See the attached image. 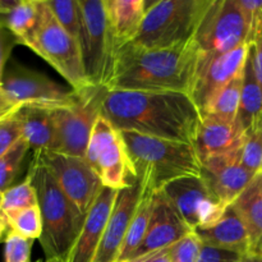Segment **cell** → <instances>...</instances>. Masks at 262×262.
I'll return each instance as SVG.
<instances>
[{
  "instance_id": "4dcf8cb0",
  "label": "cell",
  "mask_w": 262,
  "mask_h": 262,
  "mask_svg": "<svg viewBox=\"0 0 262 262\" xmlns=\"http://www.w3.org/2000/svg\"><path fill=\"white\" fill-rule=\"evenodd\" d=\"M30 150V146L22 137L8 152L0 156V193H4L13 187V182L17 178L23 160Z\"/></svg>"
},
{
  "instance_id": "484cf974",
  "label": "cell",
  "mask_w": 262,
  "mask_h": 262,
  "mask_svg": "<svg viewBox=\"0 0 262 262\" xmlns=\"http://www.w3.org/2000/svg\"><path fill=\"white\" fill-rule=\"evenodd\" d=\"M141 187H142V192H141L140 202H138L137 210H136L135 216H133L129 229L125 235L118 262H129L132 260L133 255L142 243L146 232H147L148 224H150L154 210V194H155V192L150 188H146L142 184H141Z\"/></svg>"
},
{
  "instance_id": "ac0fdd59",
  "label": "cell",
  "mask_w": 262,
  "mask_h": 262,
  "mask_svg": "<svg viewBox=\"0 0 262 262\" xmlns=\"http://www.w3.org/2000/svg\"><path fill=\"white\" fill-rule=\"evenodd\" d=\"M118 191L104 187L90 211L87 212L79 237L68 257V262H94L110 214L117 200Z\"/></svg>"
},
{
  "instance_id": "4316f807",
  "label": "cell",
  "mask_w": 262,
  "mask_h": 262,
  "mask_svg": "<svg viewBox=\"0 0 262 262\" xmlns=\"http://www.w3.org/2000/svg\"><path fill=\"white\" fill-rule=\"evenodd\" d=\"M243 84V72L232 79L215 96L210 106L201 118L210 117L228 123H235L239 110L241 92Z\"/></svg>"
},
{
  "instance_id": "7a4b0ae2",
  "label": "cell",
  "mask_w": 262,
  "mask_h": 262,
  "mask_svg": "<svg viewBox=\"0 0 262 262\" xmlns=\"http://www.w3.org/2000/svg\"><path fill=\"white\" fill-rule=\"evenodd\" d=\"M199 49L194 40L170 49H118L105 87L109 91L177 92L191 96Z\"/></svg>"
},
{
  "instance_id": "603a6c76",
  "label": "cell",
  "mask_w": 262,
  "mask_h": 262,
  "mask_svg": "<svg viewBox=\"0 0 262 262\" xmlns=\"http://www.w3.org/2000/svg\"><path fill=\"white\" fill-rule=\"evenodd\" d=\"M250 237V255L262 257V171L233 202Z\"/></svg>"
},
{
  "instance_id": "bcb514c9",
  "label": "cell",
  "mask_w": 262,
  "mask_h": 262,
  "mask_svg": "<svg viewBox=\"0 0 262 262\" xmlns=\"http://www.w3.org/2000/svg\"><path fill=\"white\" fill-rule=\"evenodd\" d=\"M2 201H3V193H0V206H2Z\"/></svg>"
},
{
  "instance_id": "8992f818",
  "label": "cell",
  "mask_w": 262,
  "mask_h": 262,
  "mask_svg": "<svg viewBox=\"0 0 262 262\" xmlns=\"http://www.w3.org/2000/svg\"><path fill=\"white\" fill-rule=\"evenodd\" d=\"M30 49L48 61L76 91L92 86L84 71L81 45L59 25L46 0H42L40 25Z\"/></svg>"
},
{
  "instance_id": "ffe728a7",
  "label": "cell",
  "mask_w": 262,
  "mask_h": 262,
  "mask_svg": "<svg viewBox=\"0 0 262 262\" xmlns=\"http://www.w3.org/2000/svg\"><path fill=\"white\" fill-rule=\"evenodd\" d=\"M148 7L145 0H105L107 27L115 51L135 40Z\"/></svg>"
},
{
  "instance_id": "cb8c5ba5",
  "label": "cell",
  "mask_w": 262,
  "mask_h": 262,
  "mask_svg": "<svg viewBox=\"0 0 262 262\" xmlns=\"http://www.w3.org/2000/svg\"><path fill=\"white\" fill-rule=\"evenodd\" d=\"M235 123L245 135L262 125V89L256 78L250 50L243 69L242 92Z\"/></svg>"
},
{
  "instance_id": "9a60e30c",
  "label": "cell",
  "mask_w": 262,
  "mask_h": 262,
  "mask_svg": "<svg viewBox=\"0 0 262 262\" xmlns=\"http://www.w3.org/2000/svg\"><path fill=\"white\" fill-rule=\"evenodd\" d=\"M255 176L242 164V146L201 163L202 179L225 206L241 196Z\"/></svg>"
},
{
  "instance_id": "7bdbcfd3",
  "label": "cell",
  "mask_w": 262,
  "mask_h": 262,
  "mask_svg": "<svg viewBox=\"0 0 262 262\" xmlns=\"http://www.w3.org/2000/svg\"><path fill=\"white\" fill-rule=\"evenodd\" d=\"M241 262H262V257H261V256L246 255V256H243Z\"/></svg>"
},
{
  "instance_id": "1f68e13d",
  "label": "cell",
  "mask_w": 262,
  "mask_h": 262,
  "mask_svg": "<svg viewBox=\"0 0 262 262\" xmlns=\"http://www.w3.org/2000/svg\"><path fill=\"white\" fill-rule=\"evenodd\" d=\"M242 164L253 174L262 170V125L245 136L242 145Z\"/></svg>"
},
{
  "instance_id": "d590c367",
  "label": "cell",
  "mask_w": 262,
  "mask_h": 262,
  "mask_svg": "<svg viewBox=\"0 0 262 262\" xmlns=\"http://www.w3.org/2000/svg\"><path fill=\"white\" fill-rule=\"evenodd\" d=\"M246 20L251 28L250 43L252 41L253 35L257 30L258 25L262 22V0H237Z\"/></svg>"
},
{
  "instance_id": "60d3db41",
  "label": "cell",
  "mask_w": 262,
  "mask_h": 262,
  "mask_svg": "<svg viewBox=\"0 0 262 262\" xmlns=\"http://www.w3.org/2000/svg\"><path fill=\"white\" fill-rule=\"evenodd\" d=\"M130 262H173L170 258V255H169L168 248L161 251H156V252L150 253V255H146L143 257L137 258L135 261Z\"/></svg>"
},
{
  "instance_id": "7dc6e473",
  "label": "cell",
  "mask_w": 262,
  "mask_h": 262,
  "mask_svg": "<svg viewBox=\"0 0 262 262\" xmlns=\"http://www.w3.org/2000/svg\"><path fill=\"white\" fill-rule=\"evenodd\" d=\"M37 262H42V261H37Z\"/></svg>"
},
{
  "instance_id": "6da1fadb",
  "label": "cell",
  "mask_w": 262,
  "mask_h": 262,
  "mask_svg": "<svg viewBox=\"0 0 262 262\" xmlns=\"http://www.w3.org/2000/svg\"><path fill=\"white\" fill-rule=\"evenodd\" d=\"M101 117L119 132L191 145L201 122L192 97L177 92L107 90Z\"/></svg>"
},
{
  "instance_id": "ee69618b",
  "label": "cell",
  "mask_w": 262,
  "mask_h": 262,
  "mask_svg": "<svg viewBox=\"0 0 262 262\" xmlns=\"http://www.w3.org/2000/svg\"><path fill=\"white\" fill-rule=\"evenodd\" d=\"M7 233H8L7 224H5V223L3 222V220H0V241L3 239V237H4V235L7 234Z\"/></svg>"
},
{
  "instance_id": "d4e9b609",
  "label": "cell",
  "mask_w": 262,
  "mask_h": 262,
  "mask_svg": "<svg viewBox=\"0 0 262 262\" xmlns=\"http://www.w3.org/2000/svg\"><path fill=\"white\" fill-rule=\"evenodd\" d=\"M41 9L42 0H20L9 14L0 15V23L17 37L18 42L30 48L40 25Z\"/></svg>"
},
{
  "instance_id": "2e32d148",
  "label": "cell",
  "mask_w": 262,
  "mask_h": 262,
  "mask_svg": "<svg viewBox=\"0 0 262 262\" xmlns=\"http://www.w3.org/2000/svg\"><path fill=\"white\" fill-rule=\"evenodd\" d=\"M192 232L193 230L182 219L181 215L171 206L163 192H155L154 210L147 232L130 261H135L156 251L165 250Z\"/></svg>"
},
{
  "instance_id": "9c48e42d",
  "label": "cell",
  "mask_w": 262,
  "mask_h": 262,
  "mask_svg": "<svg viewBox=\"0 0 262 262\" xmlns=\"http://www.w3.org/2000/svg\"><path fill=\"white\" fill-rule=\"evenodd\" d=\"M251 28L237 0H212L194 43L202 55H222L250 43Z\"/></svg>"
},
{
  "instance_id": "3957f363",
  "label": "cell",
  "mask_w": 262,
  "mask_h": 262,
  "mask_svg": "<svg viewBox=\"0 0 262 262\" xmlns=\"http://www.w3.org/2000/svg\"><path fill=\"white\" fill-rule=\"evenodd\" d=\"M27 177L37 194V205L42 217V235L38 241L46 260H68L83 227L86 215L82 214L64 194L40 155L33 154Z\"/></svg>"
},
{
  "instance_id": "e575fe53",
  "label": "cell",
  "mask_w": 262,
  "mask_h": 262,
  "mask_svg": "<svg viewBox=\"0 0 262 262\" xmlns=\"http://www.w3.org/2000/svg\"><path fill=\"white\" fill-rule=\"evenodd\" d=\"M22 137V125L15 114L0 120V156L8 152Z\"/></svg>"
},
{
  "instance_id": "f6af8a7d",
  "label": "cell",
  "mask_w": 262,
  "mask_h": 262,
  "mask_svg": "<svg viewBox=\"0 0 262 262\" xmlns=\"http://www.w3.org/2000/svg\"><path fill=\"white\" fill-rule=\"evenodd\" d=\"M45 262H68V260H63V258H48Z\"/></svg>"
},
{
  "instance_id": "44dd1931",
  "label": "cell",
  "mask_w": 262,
  "mask_h": 262,
  "mask_svg": "<svg viewBox=\"0 0 262 262\" xmlns=\"http://www.w3.org/2000/svg\"><path fill=\"white\" fill-rule=\"evenodd\" d=\"M204 246L232 251L246 256L250 255V237L243 220L237 210L229 205L222 219L215 225L194 230Z\"/></svg>"
},
{
  "instance_id": "b9f144b4",
  "label": "cell",
  "mask_w": 262,
  "mask_h": 262,
  "mask_svg": "<svg viewBox=\"0 0 262 262\" xmlns=\"http://www.w3.org/2000/svg\"><path fill=\"white\" fill-rule=\"evenodd\" d=\"M20 0H0V15H7L19 4Z\"/></svg>"
},
{
  "instance_id": "7c38bea8",
  "label": "cell",
  "mask_w": 262,
  "mask_h": 262,
  "mask_svg": "<svg viewBox=\"0 0 262 262\" xmlns=\"http://www.w3.org/2000/svg\"><path fill=\"white\" fill-rule=\"evenodd\" d=\"M2 86L8 96L20 106L33 105L55 109L74 104L79 96V92L72 87L61 86L45 74L15 63L5 68Z\"/></svg>"
},
{
  "instance_id": "8d00e7d4",
  "label": "cell",
  "mask_w": 262,
  "mask_h": 262,
  "mask_svg": "<svg viewBox=\"0 0 262 262\" xmlns=\"http://www.w3.org/2000/svg\"><path fill=\"white\" fill-rule=\"evenodd\" d=\"M17 43H19L17 37L4 25L0 23V83L3 81L5 66H7L10 53Z\"/></svg>"
},
{
  "instance_id": "30bf717a",
  "label": "cell",
  "mask_w": 262,
  "mask_h": 262,
  "mask_svg": "<svg viewBox=\"0 0 262 262\" xmlns=\"http://www.w3.org/2000/svg\"><path fill=\"white\" fill-rule=\"evenodd\" d=\"M82 18L81 50L90 83L104 86L112 71L115 48L107 27L105 0H78Z\"/></svg>"
},
{
  "instance_id": "d6a6232c",
  "label": "cell",
  "mask_w": 262,
  "mask_h": 262,
  "mask_svg": "<svg viewBox=\"0 0 262 262\" xmlns=\"http://www.w3.org/2000/svg\"><path fill=\"white\" fill-rule=\"evenodd\" d=\"M204 243L194 232L189 233L181 241L168 247L173 262H199L201 257Z\"/></svg>"
},
{
  "instance_id": "c3c4849f",
  "label": "cell",
  "mask_w": 262,
  "mask_h": 262,
  "mask_svg": "<svg viewBox=\"0 0 262 262\" xmlns=\"http://www.w3.org/2000/svg\"><path fill=\"white\" fill-rule=\"evenodd\" d=\"M261 171H262V170H261Z\"/></svg>"
},
{
  "instance_id": "e0dca14e",
  "label": "cell",
  "mask_w": 262,
  "mask_h": 262,
  "mask_svg": "<svg viewBox=\"0 0 262 262\" xmlns=\"http://www.w3.org/2000/svg\"><path fill=\"white\" fill-rule=\"evenodd\" d=\"M141 192L142 187L140 182L135 186L118 191L114 207L94 262H118L119 260L125 235L140 202Z\"/></svg>"
},
{
  "instance_id": "52a82bcc",
  "label": "cell",
  "mask_w": 262,
  "mask_h": 262,
  "mask_svg": "<svg viewBox=\"0 0 262 262\" xmlns=\"http://www.w3.org/2000/svg\"><path fill=\"white\" fill-rule=\"evenodd\" d=\"M79 92L74 104L53 109L55 122V146L53 152L84 158L92 130L101 117L106 87L89 86Z\"/></svg>"
},
{
  "instance_id": "f546056e",
  "label": "cell",
  "mask_w": 262,
  "mask_h": 262,
  "mask_svg": "<svg viewBox=\"0 0 262 262\" xmlns=\"http://www.w3.org/2000/svg\"><path fill=\"white\" fill-rule=\"evenodd\" d=\"M5 224L8 232H13L28 239H40L42 235V217L38 205L15 212L8 217Z\"/></svg>"
},
{
  "instance_id": "5b68a950",
  "label": "cell",
  "mask_w": 262,
  "mask_h": 262,
  "mask_svg": "<svg viewBox=\"0 0 262 262\" xmlns=\"http://www.w3.org/2000/svg\"><path fill=\"white\" fill-rule=\"evenodd\" d=\"M212 0H159L147 8L132 45L170 49L192 42Z\"/></svg>"
},
{
  "instance_id": "4fadbf2b",
  "label": "cell",
  "mask_w": 262,
  "mask_h": 262,
  "mask_svg": "<svg viewBox=\"0 0 262 262\" xmlns=\"http://www.w3.org/2000/svg\"><path fill=\"white\" fill-rule=\"evenodd\" d=\"M248 50L250 43H245L222 55L210 56L199 54L191 97L201 117L205 114L215 96L234 77L242 73L247 60Z\"/></svg>"
},
{
  "instance_id": "8fae6325",
  "label": "cell",
  "mask_w": 262,
  "mask_h": 262,
  "mask_svg": "<svg viewBox=\"0 0 262 262\" xmlns=\"http://www.w3.org/2000/svg\"><path fill=\"white\" fill-rule=\"evenodd\" d=\"M160 191L193 232L216 224L228 207L215 196L201 176L176 179Z\"/></svg>"
},
{
  "instance_id": "836d02e7",
  "label": "cell",
  "mask_w": 262,
  "mask_h": 262,
  "mask_svg": "<svg viewBox=\"0 0 262 262\" xmlns=\"http://www.w3.org/2000/svg\"><path fill=\"white\" fill-rule=\"evenodd\" d=\"M32 245L33 239L8 232L5 235V262H30Z\"/></svg>"
},
{
  "instance_id": "83f0119b",
  "label": "cell",
  "mask_w": 262,
  "mask_h": 262,
  "mask_svg": "<svg viewBox=\"0 0 262 262\" xmlns=\"http://www.w3.org/2000/svg\"><path fill=\"white\" fill-rule=\"evenodd\" d=\"M37 206V194L35 187L28 177L22 183L10 187L3 193L2 206H0V220L7 222L13 214L28 207Z\"/></svg>"
},
{
  "instance_id": "ab89813d",
  "label": "cell",
  "mask_w": 262,
  "mask_h": 262,
  "mask_svg": "<svg viewBox=\"0 0 262 262\" xmlns=\"http://www.w3.org/2000/svg\"><path fill=\"white\" fill-rule=\"evenodd\" d=\"M19 107L20 105L15 104V102L8 96L4 87L0 83V120L13 117V115L19 110Z\"/></svg>"
},
{
  "instance_id": "74e56055",
  "label": "cell",
  "mask_w": 262,
  "mask_h": 262,
  "mask_svg": "<svg viewBox=\"0 0 262 262\" xmlns=\"http://www.w3.org/2000/svg\"><path fill=\"white\" fill-rule=\"evenodd\" d=\"M243 256L232 251L204 246L199 262H241Z\"/></svg>"
},
{
  "instance_id": "f35d334b",
  "label": "cell",
  "mask_w": 262,
  "mask_h": 262,
  "mask_svg": "<svg viewBox=\"0 0 262 262\" xmlns=\"http://www.w3.org/2000/svg\"><path fill=\"white\" fill-rule=\"evenodd\" d=\"M250 53L252 58L253 69H255L256 78L262 89V22L258 25L252 41L250 43Z\"/></svg>"
},
{
  "instance_id": "7402d4cb",
  "label": "cell",
  "mask_w": 262,
  "mask_h": 262,
  "mask_svg": "<svg viewBox=\"0 0 262 262\" xmlns=\"http://www.w3.org/2000/svg\"><path fill=\"white\" fill-rule=\"evenodd\" d=\"M15 117L22 125L23 138L33 154L53 152L56 137L53 109L23 105Z\"/></svg>"
},
{
  "instance_id": "5bb4252c",
  "label": "cell",
  "mask_w": 262,
  "mask_h": 262,
  "mask_svg": "<svg viewBox=\"0 0 262 262\" xmlns=\"http://www.w3.org/2000/svg\"><path fill=\"white\" fill-rule=\"evenodd\" d=\"M36 155L42 158L64 194L78 207L82 214L87 215L104 186L86 159L58 152Z\"/></svg>"
},
{
  "instance_id": "277c9868",
  "label": "cell",
  "mask_w": 262,
  "mask_h": 262,
  "mask_svg": "<svg viewBox=\"0 0 262 262\" xmlns=\"http://www.w3.org/2000/svg\"><path fill=\"white\" fill-rule=\"evenodd\" d=\"M138 182L158 192L183 177L201 176V160L191 143L160 140L133 132H120Z\"/></svg>"
},
{
  "instance_id": "f1b7e54d",
  "label": "cell",
  "mask_w": 262,
  "mask_h": 262,
  "mask_svg": "<svg viewBox=\"0 0 262 262\" xmlns=\"http://www.w3.org/2000/svg\"><path fill=\"white\" fill-rule=\"evenodd\" d=\"M59 25L81 45L82 18L78 0H46Z\"/></svg>"
},
{
  "instance_id": "d6986e66",
  "label": "cell",
  "mask_w": 262,
  "mask_h": 262,
  "mask_svg": "<svg viewBox=\"0 0 262 262\" xmlns=\"http://www.w3.org/2000/svg\"><path fill=\"white\" fill-rule=\"evenodd\" d=\"M245 136L237 123L205 117L201 118L192 145L202 163L212 156L223 155L239 148L243 145Z\"/></svg>"
},
{
  "instance_id": "ba28073f",
  "label": "cell",
  "mask_w": 262,
  "mask_h": 262,
  "mask_svg": "<svg viewBox=\"0 0 262 262\" xmlns=\"http://www.w3.org/2000/svg\"><path fill=\"white\" fill-rule=\"evenodd\" d=\"M84 159L104 187L120 191L138 182L122 133L104 117H100L95 124Z\"/></svg>"
}]
</instances>
